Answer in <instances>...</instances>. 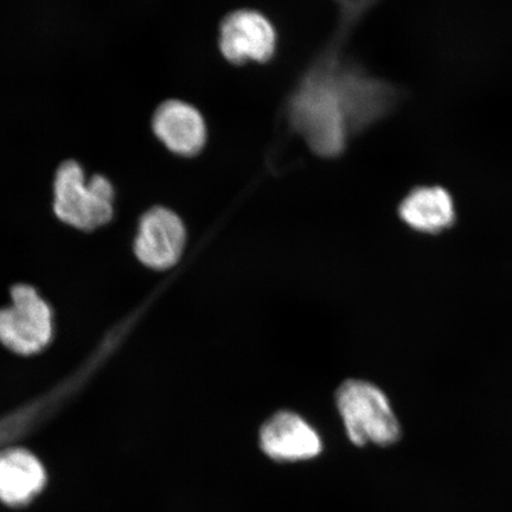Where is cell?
<instances>
[{"label":"cell","instance_id":"6da1fadb","mask_svg":"<svg viewBox=\"0 0 512 512\" xmlns=\"http://www.w3.org/2000/svg\"><path fill=\"white\" fill-rule=\"evenodd\" d=\"M290 118L317 155L335 157L343 152L351 127L335 66L306 76L292 96Z\"/></svg>","mask_w":512,"mask_h":512},{"label":"cell","instance_id":"7a4b0ae2","mask_svg":"<svg viewBox=\"0 0 512 512\" xmlns=\"http://www.w3.org/2000/svg\"><path fill=\"white\" fill-rule=\"evenodd\" d=\"M53 209L62 222L81 230H94L113 219L115 190L104 175L86 176L76 160H66L56 170Z\"/></svg>","mask_w":512,"mask_h":512},{"label":"cell","instance_id":"3957f363","mask_svg":"<svg viewBox=\"0 0 512 512\" xmlns=\"http://www.w3.org/2000/svg\"><path fill=\"white\" fill-rule=\"evenodd\" d=\"M336 403L352 444L390 446L401 438V426L387 395L375 384L345 381L336 393Z\"/></svg>","mask_w":512,"mask_h":512},{"label":"cell","instance_id":"277c9868","mask_svg":"<svg viewBox=\"0 0 512 512\" xmlns=\"http://www.w3.org/2000/svg\"><path fill=\"white\" fill-rule=\"evenodd\" d=\"M53 332V312L35 288H12L11 304L0 310V342L17 354L31 355L47 347Z\"/></svg>","mask_w":512,"mask_h":512},{"label":"cell","instance_id":"5b68a950","mask_svg":"<svg viewBox=\"0 0 512 512\" xmlns=\"http://www.w3.org/2000/svg\"><path fill=\"white\" fill-rule=\"evenodd\" d=\"M187 233L179 216L163 207L152 208L140 219L134 241L137 258L153 270L175 266L185 247Z\"/></svg>","mask_w":512,"mask_h":512},{"label":"cell","instance_id":"8992f818","mask_svg":"<svg viewBox=\"0 0 512 512\" xmlns=\"http://www.w3.org/2000/svg\"><path fill=\"white\" fill-rule=\"evenodd\" d=\"M277 35L265 16L253 10H238L223 19L220 28L221 53L229 62L265 63L272 59Z\"/></svg>","mask_w":512,"mask_h":512},{"label":"cell","instance_id":"52a82bcc","mask_svg":"<svg viewBox=\"0 0 512 512\" xmlns=\"http://www.w3.org/2000/svg\"><path fill=\"white\" fill-rule=\"evenodd\" d=\"M260 447L275 462H303L323 451L315 428L302 416L285 411L274 414L261 427Z\"/></svg>","mask_w":512,"mask_h":512},{"label":"cell","instance_id":"ba28073f","mask_svg":"<svg viewBox=\"0 0 512 512\" xmlns=\"http://www.w3.org/2000/svg\"><path fill=\"white\" fill-rule=\"evenodd\" d=\"M152 131L166 149L182 157L198 155L207 142L202 114L181 100L159 105L152 118Z\"/></svg>","mask_w":512,"mask_h":512},{"label":"cell","instance_id":"9c48e42d","mask_svg":"<svg viewBox=\"0 0 512 512\" xmlns=\"http://www.w3.org/2000/svg\"><path fill=\"white\" fill-rule=\"evenodd\" d=\"M400 219L415 232L435 235L456 222V207L450 192L440 187L415 188L403 198Z\"/></svg>","mask_w":512,"mask_h":512},{"label":"cell","instance_id":"30bf717a","mask_svg":"<svg viewBox=\"0 0 512 512\" xmlns=\"http://www.w3.org/2000/svg\"><path fill=\"white\" fill-rule=\"evenodd\" d=\"M46 471L34 454L14 448L0 453V501L19 507L40 494Z\"/></svg>","mask_w":512,"mask_h":512}]
</instances>
